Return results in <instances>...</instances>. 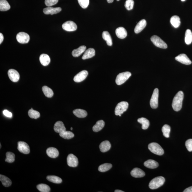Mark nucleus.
Listing matches in <instances>:
<instances>
[{
	"label": "nucleus",
	"mask_w": 192,
	"mask_h": 192,
	"mask_svg": "<svg viewBox=\"0 0 192 192\" xmlns=\"http://www.w3.org/2000/svg\"><path fill=\"white\" fill-rule=\"evenodd\" d=\"M145 166L149 169H155L158 167L159 164L158 162L155 160H149L145 162L144 163Z\"/></svg>",
	"instance_id": "393cba45"
},
{
	"label": "nucleus",
	"mask_w": 192,
	"mask_h": 192,
	"mask_svg": "<svg viewBox=\"0 0 192 192\" xmlns=\"http://www.w3.org/2000/svg\"><path fill=\"white\" fill-rule=\"evenodd\" d=\"M134 4V1L133 0H127L125 4V7L127 10H131L133 8Z\"/></svg>",
	"instance_id": "79ce46f5"
},
{
	"label": "nucleus",
	"mask_w": 192,
	"mask_h": 192,
	"mask_svg": "<svg viewBox=\"0 0 192 192\" xmlns=\"http://www.w3.org/2000/svg\"><path fill=\"white\" fill-rule=\"evenodd\" d=\"M0 145H1V146H1V147H0V148H1V144H0Z\"/></svg>",
	"instance_id": "5fc2aeb1"
},
{
	"label": "nucleus",
	"mask_w": 192,
	"mask_h": 192,
	"mask_svg": "<svg viewBox=\"0 0 192 192\" xmlns=\"http://www.w3.org/2000/svg\"><path fill=\"white\" fill-rule=\"evenodd\" d=\"M0 180L3 185L5 187L10 186L12 185V182L10 179L6 177V176L1 174L0 175Z\"/></svg>",
	"instance_id": "cd10ccee"
},
{
	"label": "nucleus",
	"mask_w": 192,
	"mask_h": 192,
	"mask_svg": "<svg viewBox=\"0 0 192 192\" xmlns=\"http://www.w3.org/2000/svg\"><path fill=\"white\" fill-rule=\"evenodd\" d=\"M86 47L85 46H81L79 48L73 50L72 52V55L74 57H77L81 55L86 51Z\"/></svg>",
	"instance_id": "5701e85b"
},
{
	"label": "nucleus",
	"mask_w": 192,
	"mask_h": 192,
	"mask_svg": "<svg viewBox=\"0 0 192 192\" xmlns=\"http://www.w3.org/2000/svg\"><path fill=\"white\" fill-rule=\"evenodd\" d=\"M184 192H192V186L189 187L183 191Z\"/></svg>",
	"instance_id": "de8ad7c7"
},
{
	"label": "nucleus",
	"mask_w": 192,
	"mask_h": 192,
	"mask_svg": "<svg viewBox=\"0 0 192 192\" xmlns=\"http://www.w3.org/2000/svg\"><path fill=\"white\" fill-rule=\"evenodd\" d=\"M159 90L155 88L154 90L151 98L150 101L151 107L153 109L158 108V105Z\"/></svg>",
	"instance_id": "0eeeda50"
},
{
	"label": "nucleus",
	"mask_w": 192,
	"mask_h": 192,
	"mask_svg": "<svg viewBox=\"0 0 192 192\" xmlns=\"http://www.w3.org/2000/svg\"><path fill=\"white\" fill-rule=\"evenodd\" d=\"M40 62L42 65L44 66H47L49 64L50 61V58L48 55L46 54H42L40 57Z\"/></svg>",
	"instance_id": "b1692460"
},
{
	"label": "nucleus",
	"mask_w": 192,
	"mask_h": 192,
	"mask_svg": "<svg viewBox=\"0 0 192 192\" xmlns=\"http://www.w3.org/2000/svg\"><path fill=\"white\" fill-rule=\"evenodd\" d=\"M46 153L50 158H55L59 156V151L56 148L50 147L47 149Z\"/></svg>",
	"instance_id": "f3484780"
},
{
	"label": "nucleus",
	"mask_w": 192,
	"mask_h": 192,
	"mask_svg": "<svg viewBox=\"0 0 192 192\" xmlns=\"http://www.w3.org/2000/svg\"><path fill=\"white\" fill-rule=\"evenodd\" d=\"M115 192H124V191H122V190H116L115 191Z\"/></svg>",
	"instance_id": "3c124183"
},
{
	"label": "nucleus",
	"mask_w": 192,
	"mask_h": 192,
	"mask_svg": "<svg viewBox=\"0 0 192 192\" xmlns=\"http://www.w3.org/2000/svg\"><path fill=\"white\" fill-rule=\"evenodd\" d=\"M131 75L130 72H126L120 73L116 77L115 81L118 85H122L128 79Z\"/></svg>",
	"instance_id": "39448f33"
},
{
	"label": "nucleus",
	"mask_w": 192,
	"mask_h": 192,
	"mask_svg": "<svg viewBox=\"0 0 192 192\" xmlns=\"http://www.w3.org/2000/svg\"><path fill=\"white\" fill-rule=\"evenodd\" d=\"M10 8V6L6 0L0 1V10L1 11H6Z\"/></svg>",
	"instance_id": "7c9ffc66"
},
{
	"label": "nucleus",
	"mask_w": 192,
	"mask_h": 192,
	"mask_svg": "<svg viewBox=\"0 0 192 192\" xmlns=\"http://www.w3.org/2000/svg\"><path fill=\"white\" fill-rule=\"evenodd\" d=\"M59 135L61 137L67 140L71 139L74 137V134L73 133L70 131H66L59 133Z\"/></svg>",
	"instance_id": "c9c22d12"
},
{
	"label": "nucleus",
	"mask_w": 192,
	"mask_h": 192,
	"mask_svg": "<svg viewBox=\"0 0 192 192\" xmlns=\"http://www.w3.org/2000/svg\"><path fill=\"white\" fill-rule=\"evenodd\" d=\"M170 22L172 26L175 28H177L180 26V18L178 16L174 15L171 17Z\"/></svg>",
	"instance_id": "c756f323"
},
{
	"label": "nucleus",
	"mask_w": 192,
	"mask_h": 192,
	"mask_svg": "<svg viewBox=\"0 0 192 192\" xmlns=\"http://www.w3.org/2000/svg\"><path fill=\"white\" fill-rule=\"evenodd\" d=\"M149 151L153 153L159 155H163L164 151L160 144L157 143L153 142L149 144L148 146Z\"/></svg>",
	"instance_id": "7ed1b4c3"
},
{
	"label": "nucleus",
	"mask_w": 192,
	"mask_h": 192,
	"mask_svg": "<svg viewBox=\"0 0 192 192\" xmlns=\"http://www.w3.org/2000/svg\"><path fill=\"white\" fill-rule=\"evenodd\" d=\"M63 29L67 31H73L76 30L77 28L76 23L73 21H68L63 23Z\"/></svg>",
	"instance_id": "1a4fd4ad"
},
{
	"label": "nucleus",
	"mask_w": 192,
	"mask_h": 192,
	"mask_svg": "<svg viewBox=\"0 0 192 192\" xmlns=\"http://www.w3.org/2000/svg\"><path fill=\"white\" fill-rule=\"evenodd\" d=\"M185 41L187 45H190L192 42V33L191 30L187 29L186 31Z\"/></svg>",
	"instance_id": "72a5a7b5"
},
{
	"label": "nucleus",
	"mask_w": 192,
	"mask_h": 192,
	"mask_svg": "<svg viewBox=\"0 0 192 192\" xmlns=\"http://www.w3.org/2000/svg\"><path fill=\"white\" fill-rule=\"evenodd\" d=\"M146 25L147 22L145 20L142 19L135 26L134 30L135 33L138 34L141 32L146 27Z\"/></svg>",
	"instance_id": "6ab92c4d"
},
{
	"label": "nucleus",
	"mask_w": 192,
	"mask_h": 192,
	"mask_svg": "<svg viewBox=\"0 0 192 192\" xmlns=\"http://www.w3.org/2000/svg\"><path fill=\"white\" fill-rule=\"evenodd\" d=\"M102 37L104 40L106 41L107 44L109 46L113 45L112 39L109 33L107 31H104L102 33Z\"/></svg>",
	"instance_id": "a878e982"
},
{
	"label": "nucleus",
	"mask_w": 192,
	"mask_h": 192,
	"mask_svg": "<svg viewBox=\"0 0 192 192\" xmlns=\"http://www.w3.org/2000/svg\"><path fill=\"white\" fill-rule=\"evenodd\" d=\"M4 40V37L2 34L0 33V44H1Z\"/></svg>",
	"instance_id": "09e8293b"
},
{
	"label": "nucleus",
	"mask_w": 192,
	"mask_h": 192,
	"mask_svg": "<svg viewBox=\"0 0 192 192\" xmlns=\"http://www.w3.org/2000/svg\"><path fill=\"white\" fill-rule=\"evenodd\" d=\"M117 1H119V0H117Z\"/></svg>",
	"instance_id": "6e6d98bb"
},
{
	"label": "nucleus",
	"mask_w": 192,
	"mask_h": 192,
	"mask_svg": "<svg viewBox=\"0 0 192 192\" xmlns=\"http://www.w3.org/2000/svg\"><path fill=\"white\" fill-rule=\"evenodd\" d=\"M67 163L69 166L76 167L78 164V159L72 154H70L67 157Z\"/></svg>",
	"instance_id": "9d476101"
},
{
	"label": "nucleus",
	"mask_w": 192,
	"mask_h": 192,
	"mask_svg": "<svg viewBox=\"0 0 192 192\" xmlns=\"http://www.w3.org/2000/svg\"><path fill=\"white\" fill-rule=\"evenodd\" d=\"M37 188L41 192H49L51 189L48 185L45 184H41L37 186Z\"/></svg>",
	"instance_id": "4c0bfd02"
},
{
	"label": "nucleus",
	"mask_w": 192,
	"mask_h": 192,
	"mask_svg": "<svg viewBox=\"0 0 192 192\" xmlns=\"http://www.w3.org/2000/svg\"><path fill=\"white\" fill-rule=\"evenodd\" d=\"M70 130H73V128H72V127H71Z\"/></svg>",
	"instance_id": "603ef678"
},
{
	"label": "nucleus",
	"mask_w": 192,
	"mask_h": 192,
	"mask_svg": "<svg viewBox=\"0 0 192 192\" xmlns=\"http://www.w3.org/2000/svg\"><path fill=\"white\" fill-rule=\"evenodd\" d=\"M131 174L133 177L140 178L144 177L145 175V173L140 168H136L132 170Z\"/></svg>",
	"instance_id": "dca6fc26"
},
{
	"label": "nucleus",
	"mask_w": 192,
	"mask_h": 192,
	"mask_svg": "<svg viewBox=\"0 0 192 192\" xmlns=\"http://www.w3.org/2000/svg\"><path fill=\"white\" fill-rule=\"evenodd\" d=\"M115 33L116 36L119 39H124L127 36V33L126 30L122 27H120L116 29Z\"/></svg>",
	"instance_id": "aec40b11"
},
{
	"label": "nucleus",
	"mask_w": 192,
	"mask_h": 192,
	"mask_svg": "<svg viewBox=\"0 0 192 192\" xmlns=\"http://www.w3.org/2000/svg\"><path fill=\"white\" fill-rule=\"evenodd\" d=\"M151 40L153 43L158 48L163 49H166L167 48V45L166 42L157 35L153 36L151 37Z\"/></svg>",
	"instance_id": "423d86ee"
},
{
	"label": "nucleus",
	"mask_w": 192,
	"mask_h": 192,
	"mask_svg": "<svg viewBox=\"0 0 192 192\" xmlns=\"http://www.w3.org/2000/svg\"><path fill=\"white\" fill-rule=\"evenodd\" d=\"M111 144L109 141H105L101 143L99 148L100 151L103 152H106L109 151L111 149Z\"/></svg>",
	"instance_id": "412c9836"
},
{
	"label": "nucleus",
	"mask_w": 192,
	"mask_h": 192,
	"mask_svg": "<svg viewBox=\"0 0 192 192\" xmlns=\"http://www.w3.org/2000/svg\"><path fill=\"white\" fill-rule=\"evenodd\" d=\"M128 107V104L127 102H122L117 104L115 108V113L116 115L121 116L124 112L127 111Z\"/></svg>",
	"instance_id": "20e7f679"
},
{
	"label": "nucleus",
	"mask_w": 192,
	"mask_h": 192,
	"mask_svg": "<svg viewBox=\"0 0 192 192\" xmlns=\"http://www.w3.org/2000/svg\"><path fill=\"white\" fill-rule=\"evenodd\" d=\"M6 162L9 163H12L15 161V155L13 153L8 152L6 153Z\"/></svg>",
	"instance_id": "58836bf2"
},
{
	"label": "nucleus",
	"mask_w": 192,
	"mask_h": 192,
	"mask_svg": "<svg viewBox=\"0 0 192 192\" xmlns=\"http://www.w3.org/2000/svg\"><path fill=\"white\" fill-rule=\"evenodd\" d=\"M74 115L79 118H84L87 116L88 113L85 110L81 109H76L73 111Z\"/></svg>",
	"instance_id": "c85d7f7f"
},
{
	"label": "nucleus",
	"mask_w": 192,
	"mask_h": 192,
	"mask_svg": "<svg viewBox=\"0 0 192 192\" xmlns=\"http://www.w3.org/2000/svg\"><path fill=\"white\" fill-rule=\"evenodd\" d=\"M42 90L45 95L49 98H51L52 97L54 94L53 90L50 88L46 86L42 87Z\"/></svg>",
	"instance_id": "473e14b6"
},
{
	"label": "nucleus",
	"mask_w": 192,
	"mask_h": 192,
	"mask_svg": "<svg viewBox=\"0 0 192 192\" xmlns=\"http://www.w3.org/2000/svg\"><path fill=\"white\" fill-rule=\"evenodd\" d=\"M165 179L161 176L155 178L149 182V187L151 189H158L162 186L164 183Z\"/></svg>",
	"instance_id": "f03ea898"
},
{
	"label": "nucleus",
	"mask_w": 192,
	"mask_h": 192,
	"mask_svg": "<svg viewBox=\"0 0 192 192\" xmlns=\"http://www.w3.org/2000/svg\"><path fill=\"white\" fill-rule=\"evenodd\" d=\"M59 0H45V3L47 7H50L56 4Z\"/></svg>",
	"instance_id": "c03bdc74"
},
{
	"label": "nucleus",
	"mask_w": 192,
	"mask_h": 192,
	"mask_svg": "<svg viewBox=\"0 0 192 192\" xmlns=\"http://www.w3.org/2000/svg\"><path fill=\"white\" fill-rule=\"evenodd\" d=\"M112 165L110 163H105L101 165L98 168L99 171L100 172H105L111 169Z\"/></svg>",
	"instance_id": "e433bc0d"
},
{
	"label": "nucleus",
	"mask_w": 192,
	"mask_h": 192,
	"mask_svg": "<svg viewBox=\"0 0 192 192\" xmlns=\"http://www.w3.org/2000/svg\"><path fill=\"white\" fill-rule=\"evenodd\" d=\"M54 130L56 133H59L66 131V128L62 122L61 121H58L55 124Z\"/></svg>",
	"instance_id": "a211bd4d"
},
{
	"label": "nucleus",
	"mask_w": 192,
	"mask_h": 192,
	"mask_svg": "<svg viewBox=\"0 0 192 192\" xmlns=\"http://www.w3.org/2000/svg\"><path fill=\"white\" fill-rule=\"evenodd\" d=\"M47 180L50 182L56 184H60L62 182V179L57 176L50 175L47 176Z\"/></svg>",
	"instance_id": "f704fd0d"
},
{
	"label": "nucleus",
	"mask_w": 192,
	"mask_h": 192,
	"mask_svg": "<svg viewBox=\"0 0 192 192\" xmlns=\"http://www.w3.org/2000/svg\"><path fill=\"white\" fill-rule=\"evenodd\" d=\"M62 10L60 7H48L44 9L43 12L45 15H53L59 13Z\"/></svg>",
	"instance_id": "2eb2a0df"
},
{
	"label": "nucleus",
	"mask_w": 192,
	"mask_h": 192,
	"mask_svg": "<svg viewBox=\"0 0 192 192\" xmlns=\"http://www.w3.org/2000/svg\"><path fill=\"white\" fill-rule=\"evenodd\" d=\"M3 114L4 115L6 116V117L10 118L12 117V113L8 111L7 110H4V111H3Z\"/></svg>",
	"instance_id": "49530a36"
},
{
	"label": "nucleus",
	"mask_w": 192,
	"mask_h": 192,
	"mask_svg": "<svg viewBox=\"0 0 192 192\" xmlns=\"http://www.w3.org/2000/svg\"><path fill=\"white\" fill-rule=\"evenodd\" d=\"M18 149L19 151L23 154H28L30 152L29 146L24 142H18Z\"/></svg>",
	"instance_id": "9b49d317"
},
{
	"label": "nucleus",
	"mask_w": 192,
	"mask_h": 192,
	"mask_svg": "<svg viewBox=\"0 0 192 192\" xmlns=\"http://www.w3.org/2000/svg\"><path fill=\"white\" fill-rule=\"evenodd\" d=\"M185 146L189 152L192 151V139H190L186 142Z\"/></svg>",
	"instance_id": "a18cd8bd"
},
{
	"label": "nucleus",
	"mask_w": 192,
	"mask_h": 192,
	"mask_svg": "<svg viewBox=\"0 0 192 192\" xmlns=\"http://www.w3.org/2000/svg\"><path fill=\"white\" fill-rule=\"evenodd\" d=\"M78 2L81 7L83 9H86L88 6L89 0H78Z\"/></svg>",
	"instance_id": "37998d69"
},
{
	"label": "nucleus",
	"mask_w": 192,
	"mask_h": 192,
	"mask_svg": "<svg viewBox=\"0 0 192 192\" xmlns=\"http://www.w3.org/2000/svg\"><path fill=\"white\" fill-rule=\"evenodd\" d=\"M28 115L31 118L37 119L40 117V113L38 111L30 109L28 111Z\"/></svg>",
	"instance_id": "a19ab883"
},
{
	"label": "nucleus",
	"mask_w": 192,
	"mask_h": 192,
	"mask_svg": "<svg viewBox=\"0 0 192 192\" xmlns=\"http://www.w3.org/2000/svg\"><path fill=\"white\" fill-rule=\"evenodd\" d=\"M105 122L103 120H100L96 123L95 125L93 127V131L94 132H98L101 130L105 126Z\"/></svg>",
	"instance_id": "bb28decb"
},
{
	"label": "nucleus",
	"mask_w": 192,
	"mask_h": 192,
	"mask_svg": "<svg viewBox=\"0 0 192 192\" xmlns=\"http://www.w3.org/2000/svg\"><path fill=\"white\" fill-rule=\"evenodd\" d=\"M137 122L142 125V128L143 130H146L148 128L149 126V122L147 119L144 117H142L138 119Z\"/></svg>",
	"instance_id": "2f4dec72"
},
{
	"label": "nucleus",
	"mask_w": 192,
	"mask_h": 192,
	"mask_svg": "<svg viewBox=\"0 0 192 192\" xmlns=\"http://www.w3.org/2000/svg\"><path fill=\"white\" fill-rule=\"evenodd\" d=\"M95 52L94 48H89L85 51L82 59H86L92 58L95 55Z\"/></svg>",
	"instance_id": "4be33fe9"
},
{
	"label": "nucleus",
	"mask_w": 192,
	"mask_h": 192,
	"mask_svg": "<svg viewBox=\"0 0 192 192\" xmlns=\"http://www.w3.org/2000/svg\"><path fill=\"white\" fill-rule=\"evenodd\" d=\"M16 38L19 43L21 44H27L30 40V36L26 33L20 32L17 34Z\"/></svg>",
	"instance_id": "6e6552de"
},
{
	"label": "nucleus",
	"mask_w": 192,
	"mask_h": 192,
	"mask_svg": "<svg viewBox=\"0 0 192 192\" xmlns=\"http://www.w3.org/2000/svg\"><path fill=\"white\" fill-rule=\"evenodd\" d=\"M88 74L87 71L83 70L77 75H75L74 78V81L75 82H81L84 81L87 77Z\"/></svg>",
	"instance_id": "ddd939ff"
},
{
	"label": "nucleus",
	"mask_w": 192,
	"mask_h": 192,
	"mask_svg": "<svg viewBox=\"0 0 192 192\" xmlns=\"http://www.w3.org/2000/svg\"><path fill=\"white\" fill-rule=\"evenodd\" d=\"M176 60L185 65H190L192 62L190 60L185 54H181L175 58Z\"/></svg>",
	"instance_id": "4468645a"
},
{
	"label": "nucleus",
	"mask_w": 192,
	"mask_h": 192,
	"mask_svg": "<svg viewBox=\"0 0 192 192\" xmlns=\"http://www.w3.org/2000/svg\"><path fill=\"white\" fill-rule=\"evenodd\" d=\"M8 74L11 81L14 82H16L19 79V74L16 70H14V69H10L8 71Z\"/></svg>",
	"instance_id": "f8f14e48"
},
{
	"label": "nucleus",
	"mask_w": 192,
	"mask_h": 192,
	"mask_svg": "<svg viewBox=\"0 0 192 192\" xmlns=\"http://www.w3.org/2000/svg\"><path fill=\"white\" fill-rule=\"evenodd\" d=\"M108 3H112L114 1V0H107Z\"/></svg>",
	"instance_id": "8fccbe9b"
},
{
	"label": "nucleus",
	"mask_w": 192,
	"mask_h": 192,
	"mask_svg": "<svg viewBox=\"0 0 192 192\" xmlns=\"http://www.w3.org/2000/svg\"><path fill=\"white\" fill-rule=\"evenodd\" d=\"M31 109H33L32 108H31Z\"/></svg>",
	"instance_id": "4d7b16f0"
},
{
	"label": "nucleus",
	"mask_w": 192,
	"mask_h": 192,
	"mask_svg": "<svg viewBox=\"0 0 192 192\" xmlns=\"http://www.w3.org/2000/svg\"><path fill=\"white\" fill-rule=\"evenodd\" d=\"M184 99L183 92L179 91L175 96L173 99L172 106L174 111H178L182 108V101Z\"/></svg>",
	"instance_id": "f257e3e1"
},
{
	"label": "nucleus",
	"mask_w": 192,
	"mask_h": 192,
	"mask_svg": "<svg viewBox=\"0 0 192 192\" xmlns=\"http://www.w3.org/2000/svg\"><path fill=\"white\" fill-rule=\"evenodd\" d=\"M171 130V127L169 125H164L162 129L164 136L166 138H169Z\"/></svg>",
	"instance_id": "ea45409f"
},
{
	"label": "nucleus",
	"mask_w": 192,
	"mask_h": 192,
	"mask_svg": "<svg viewBox=\"0 0 192 192\" xmlns=\"http://www.w3.org/2000/svg\"><path fill=\"white\" fill-rule=\"evenodd\" d=\"M182 1H186V0H181Z\"/></svg>",
	"instance_id": "864d4df0"
}]
</instances>
